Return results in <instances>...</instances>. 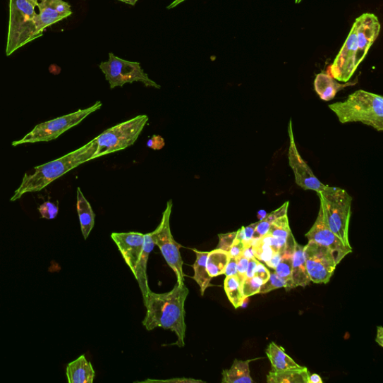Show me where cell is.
<instances>
[{"mask_svg":"<svg viewBox=\"0 0 383 383\" xmlns=\"http://www.w3.org/2000/svg\"><path fill=\"white\" fill-rule=\"evenodd\" d=\"M257 359L234 360L231 367L222 372V383H255L250 375V364Z\"/></svg>","mask_w":383,"mask_h":383,"instance_id":"22","label":"cell"},{"mask_svg":"<svg viewBox=\"0 0 383 383\" xmlns=\"http://www.w3.org/2000/svg\"><path fill=\"white\" fill-rule=\"evenodd\" d=\"M118 1L128 4L130 6H135V4H137L139 0H118Z\"/></svg>","mask_w":383,"mask_h":383,"instance_id":"47","label":"cell"},{"mask_svg":"<svg viewBox=\"0 0 383 383\" xmlns=\"http://www.w3.org/2000/svg\"><path fill=\"white\" fill-rule=\"evenodd\" d=\"M310 373L305 367H300L274 373L269 372L267 376L269 383H308Z\"/></svg>","mask_w":383,"mask_h":383,"instance_id":"24","label":"cell"},{"mask_svg":"<svg viewBox=\"0 0 383 383\" xmlns=\"http://www.w3.org/2000/svg\"><path fill=\"white\" fill-rule=\"evenodd\" d=\"M320 207L329 229L342 241L345 245L351 246L349 226L352 214L353 197L339 188L326 187L317 193Z\"/></svg>","mask_w":383,"mask_h":383,"instance_id":"4","label":"cell"},{"mask_svg":"<svg viewBox=\"0 0 383 383\" xmlns=\"http://www.w3.org/2000/svg\"><path fill=\"white\" fill-rule=\"evenodd\" d=\"M357 24V51L355 66H360L367 52L378 38L381 26L378 18L370 13H365L355 21Z\"/></svg>","mask_w":383,"mask_h":383,"instance_id":"14","label":"cell"},{"mask_svg":"<svg viewBox=\"0 0 383 383\" xmlns=\"http://www.w3.org/2000/svg\"><path fill=\"white\" fill-rule=\"evenodd\" d=\"M289 202H286L276 211L267 214L265 218L257 221L253 239L262 238L266 236L269 227L278 218L288 215Z\"/></svg>","mask_w":383,"mask_h":383,"instance_id":"27","label":"cell"},{"mask_svg":"<svg viewBox=\"0 0 383 383\" xmlns=\"http://www.w3.org/2000/svg\"><path fill=\"white\" fill-rule=\"evenodd\" d=\"M308 241L315 242L327 248L334 255L337 265L353 252L352 247L345 245L342 241L328 226L322 209L320 208L317 218L310 231L305 234Z\"/></svg>","mask_w":383,"mask_h":383,"instance_id":"13","label":"cell"},{"mask_svg":"<svg viewBox=\"0 0 383 383\" xmlns=\"http://www.w3.org/2000/svg\"><path fill=\"white\" fill-rule=\"evenodd\" d=\"M258 260L255 257L249 259V265L248 267H247L244 279L252 278L254 276V272Z\"/></svg>","mask_w":383,"mask_h":383,"instance_id":"41","label":"cell"},{"mask_svg":"<svg viewBox=\"0 0 383 383\" xmlns=\"http://www.w3.org/2000/svg\"><path fill=\"white\" fill-rule=\"evenodd\" d=\"M111 238L135 275L144 248L145 234L138 232L113 233Z\"/></svg>","mask_w":383,"mask_h":383,"instance_id":"15","label":"cell"},{"mask_svg":"<svg viewBox=\"0 0 383 383\" xmlns=\"http://www.w3.org/2000/svg\"><path fill=\"white\" fill-rule=\"evenodd\" d=\"M196 255V261L193 265L194 276L193 279L200 286L201 293L204 296L205 291L209 287L212 286L211 281L213 279L209 276L207 268L206 262L209 252H200L197 250H193Z\"/></svg>","mask_w":383,"mask_h":383,"instance_id":"25","label":"cell"},{"mask_svg":"<svg viewBox=\"0 0 383 383\" xmlns=\"http://www.w3.org/2000/svg\"><path fill=\"white\" fill-rule=\"evenodd\" d=\"M155 244L154 243L150 233L145 234V243L142 253L141 255L139 263L138 265L137 271L134 275L135 279L138 280L143 296L144 304L145 303L147 295L151 291L148 286V280L147 276V265L148 257L151 252L154 250Z\"/></svg>","mask_w":383,"mask_h":383,"instance_id":"20","label":"cell"},{"mask_svg":"<svg viewBox=\"0 0 383 383\" xmlns=\"http://www.w3.org/2000/svg\"><path fill=\"white\" fill-rule=\"evenodd\" d=\"M102 107L101 102H97L89 108L80 109L76 112L59 117L51 121H45L36 126L34 129L25 137L12 142V146L16 147L27 143L51 142L56 140L65 132L79 125L86 117L100 109Z\"/></svg>","mask_w":383,"mask_h":383,"instance_id":"7","label":"cell"},{"mask_svg":"<svg viewBox=\"0 0 383 383\" xmlns=\"http://www.w3.org/2000/svg\"><path fill=\"white\" fill-rule=\"evenodd\" d=\"M66 376L69 383H93L95 372L92 363L83 355L68 364Z\"/></svg>","mask_w":383,"mask_h":383,"instance_id":"19","label":"cell"},{"mask_svg":"<svg viewBox=\"0 0 383 383\" xmlns=\"http://www.w3.org/2000/svg\"><path fill=\"white\" fill-rule=\"evenodd\" d=\"M257 224V222H255V224H251L249 226L242 227L237 231L236 238L241 241L245 245L251 244Z\"/></svg>","mask_w":383,"mask_h":383,"instance_id":"33","label":"cell"},{"mask_svg":"<svg viewBox=\"0 0 383 383\" xmlns=\"http://www.w3.org/2000/svg\"><path fill=\"white\" fill-rule=\"evenodd\" d=\"M253 276L261 280L265 284L269 279L270 271L263 264L258 262Z\"/></svg>","mask_w":383,"mask_h":383,"instance_id":"37","label":"cell"},{"mask_svg":"<svg viewBox=\"0 0 383 383\" xmlns=\"http://www.w3.org/2000/svg\"><path fill=\"white\" fill-rule=\"evenodd\" d=\"M185 1H186V0H174V1H173L169 6H167L166 8L167 9L174 8Z\"/></svg>","mask_w":383,"mask_h":383,"instance_id":"46","label":"cell"},{"mask_svg":"<svg viewBox=\"0 0 383 383\" xmlns=\"http://www.w3.org/2000/svg\"><path fill=\"white\" fill-rule=\"evenodd\" d=\"M281 288H285L286 290L291 289L290 284L280 278L274 271L270 273L269 279L263 284L259 293H267Z\"/></svg>","mask_w":383,"mask_h":383,"instance_id":"31","label":"cell"},{"mask_svg":"<svg viewBox=\"0 0 383 383\" xmlns=\"http://www.w3.org/2000/svg\"><path fill=\"white\" fill-rule=\"evenodd\" d=\"M267 236L276 238L288 240L292 236L288 215L278 218L271 224Z\"/></svg>","mask_w":383,"mask_h":383,"instance_id":"29","label":"cell"},{"mask_svg":"<svg viewBox=\"0 0 383 383\" xmlns=\"http://www.w3.org/2000/svg\"><path fill=\"white\" fill-rule=\"evenodd\" d=\"M266 354L272 365V372L279 373L284 370L301 367L274 342L269 344Z\"/></svg>","mask_w":383,"mask_h":383,"instance_id":"21","label":"cell"},{"mask_svg":"<svg viewBox=\"0 0 383 383\" xmlns=\"http://www.w3.org/2000/svg\"><path fill=\"white\" fill-rule=\"evenodd\" d=\"M95 140L54 162L34 168V171L24 175L20 187L16 190L11 202H16L28 193L39 192L56 179L79 166L95 159L97 152Z\"/></svg>","mask_w":383,"mask_h":383,"instance_id":"2","label":"cell"},{"mask_svg":"<svg viewBox=\"0 0 383 383\" xmlns=\"http://www.w3.org/2000/svg\"><path fill=\"white\" fill-rule=\"evenodd\" d=\"M249 259L241 255L237 258V276L240 281L241 285L244 279L247 267H248Z\"/></svg>","mask_w":383,"mask_h":383,"instance_id":"36","label":"cell"},{"mask_svg":"<svg viewBox=\"0 0 383 383\" xmlns=\"http://www.w3.org/2000/svg\"><path fill=\"white\" fill-rule=\"evenodd\" d=\"M288 130L290 138L288 150L289 164L293 171L296 183L305 190H312L317 193L322 190L326 187V185L319 181L315 176L312 169L304 162V159L300 154L295 142L291 120L290 121Z\"/></svg>","mask_w":383,"mask_h":383,"instance_id":"12","label":"cell"},{"mask_svg":"<svg viewBox=\"0 0 383 383\" xmlns=\"http://www.w3.org/2000/svg\"><path fill=\"white\" fill-rule=\"evenodd\" d=\"M357 24L355 22L347 39L333 63L329 68L328 73L341 83H348L353 77L357 68L355 56L357 51Z\"/></svg>","mask_w":383,"mask_h":383,"instance_id":"11","label":"cell"},{"mask_svg":"<svg viewBox=\"0 0 383 383\" xmlns=\"http://www.w3.org/2000/svg\"><path fill=\"white\" fill-rule=\"evenodd\" d=\"M304 250L305 246L300 245L295 241L291 272L293 288L299 286L305 287L311 282L306 268Z\"/></svg>","mask_w":383,"mask_h":383,"instance_id":"18","label":"cell"},{"mask_svg":"<svg viewBox=\"0 0 383 383\" xmlns=\"http://www.w3.org/2000/svg\"><path fill=\"white\" fill-rule=\"evenodd\" d=\"M37 6L39 14L36 15V24L41 36L47 28L72 15L71 6L63 0H42Z\"/></svg>","mask_w":383,"mask_h":383,"instance_id":"16","label":"cell"},{"mask_svg":"<svg viewBox=\"0 0 383 383\" xmlns=\"http://www.w3.org/2000/svg\"><path fill=\"white\" fill-rule=\"evenodd\" d=\"M302 1V0H296V4H300Z\"/></svg>","mask_w":383,"mask_h":383,"instance_id":"49","label":"cell"},{"mask_svg":"<svg viewBox=\"0 0 383 383\" xmlns=\"http://www.w3.org/2000/svg\"><path fill=\"white\" fill-rule=\"evenodd\" d=\"M224 289L229 301L234 308H238L243 305L245 298L237 276H226L224 281Z\"/></svg>","mask_w":383,"mask_h":383,"instance_id":"28","label":"cell"},{"mask_svg":"<svg viewBox=\"0 0 383 383\" xmlns=\"http://www.w3.org/2000/svg\"><path fill=\"white\" fill-rule=\"evenodd\" d=\"M357 83V80L354 82L339 83L336 79L333 78L328 73H318L315 80V90L317 95L323 101L329 102L336 97L337 93L348 87V86L354 85Z\"/></svg>","mask_w":383,"mask_h":383,"instance_id":"17","label":"cell"},{"mask_svg":"<svg viewBox=\"0 0 383 383\" xmlns=\"http://www.w3.org/2000/svg\"><path fill=\"white\" fill-rule=\"evenodd\" d=\"M341 123L360 122L377 131L383 130V97L358 90L344 102L329 105Z\"/></svg>","mask_w":383,"mask_h":383,"instance_id":"3","label":"cell"},{"mask_svg":"<svg viewBox=\"0 0 383 383\" xmlns=\"http://www.w3.org/2000/svg\"><path fill=\"white\" fill-rule=\"evenodd\" d=\"M263 282L255 276L244 279L241 284V290L244 298H248L250 296L259 293Z\"/></svg>","mask_w":383,"mask_h":383,"instance_id":"32","label":"cell"},{"mask_svg":"<svg viewBox=\"0 0 383 383\" xmlns=\"http://www.w3.org/2000/svg\"><path fill=\"white\" fill-rule=\"evenodd\" d=\"M77 208L83 236L85 240H87L95 226V214L80 188H78Z\"/></svg>","mask_w":383,"mask_h":383,"instance_id":"23","label":"cell"},{"mask_svg":"<svg viewBox=\"0 0 383 383\" xmlns=\"http://www.w3.org/2000/svg\"><path fill=\"white\" fill-rule=\"evenodd\" d=\"M237 236V231L219 234V243L217 249L229 253L231 246Z\"/></svg>","mask_w":383,"mask_h":383,"instance_id":"35","label":"cell"},{"mask_svg":"<svg viewBox=\"0 0 383 383\" xmlns=\"http://www.w3.org/2000/svg\"><path fill=\"white\" fill-rule=\"evenodd\" d=\"M99 68L104 74L111 90L134 82H140L147 87L160 89V85L148 77L140 63L121 59L113 53L109 54L108 61H102Z\"/></svg>","mask_w":383,"mask_h":383,"instance_id":"8","label":"cell"},{"mask_svg":"<svg viewBox=\"0 0 383 383\" xmlns=\"http://www.w3.org/2000/svg\"><path fill=\"white\" fill-rule=\"evenodd\" d=\"M376 341L379 344L380 347H383V329L382 327H377V336Z\"/></svg>","mask_w":383,"mask_h":383,"instance_id":"44","label":"cell"},{"mask_svg":"<svg viewBox=\"0 0 383 383\" xmlns=\"http://www.w3.org/2000/svg\"><path fill=\"white\" fill-rule=\"evenodd\" d=\"M28 2H29L30 4H32L34 7L38 6V0H27Z\"/></svg>","mask_w":383,"mask_h":383,"instance_id":"48","label":"cell"},{"mask_svg":"<svg viewBox=\"0 0 383 383\" xmlns=\"http://www.w3.org/2000/svg\"><path fill=\"white\" fill-rule=\"evenodd\" d=\"M304 253L311 281L315 284L328 283L338 265L332 253L326 246L308 241L305 245Z\"/></svg>","mask_w":383,"mask_h":383,"instance_id":"10","label":"cell"},{"mask_svg":"<svg viewBox=\"0 0 383 383\" xmlns=\"http://www.w3.org/2000/svg\"><path fill=\"white\" fill-rule=\"evenodd\" d=\"M35 7L27 0H10L6 56L39 38Z\"/></svg>","mask_w":383,"mask_h":383,"instance_id":"5","label":"cell"},{"mask_svg":"<svg viewBox=\"0 0 383 383\" xmlns=\"http://www.w3.org/2000/svg\"><path fill=\"white\" fill-rule=\"evenodd\" d=\"M172 206V200H169L163 213L162 221L155 231L150 234L154 243L162 251L168 265L175 272L177 283L181 284L184 282L185 277L183 270V262L180 254L182 245L175 241L171 232L170 217Z\"/></svg>","mask_w":383,"mask_h":383,"instance_id":"9","label":"cell"},{"mask_svg":"<svg viewBox=\"0 0 383 383\" xmlns=\"http://www.w3.org/2000/svg\"><path fill=\"white\" fill-rule=\"evenodd\" d=\"M229 257V253L224 250L216 249L209 252L206 262V268L209 276L214 278L224 275Z\"/></svg>","mask_w":383,"mask_h":383,"instance_id":"26","label":"cell"},{"mask_svg":"<svg viewBox=\"0 0 383 383\" xmlns=\"http://www.w3.org/2000/svg\"><path fill=\"white\" fill-rule=\"evenodd\" d=\"M323 380L322 379H321V377L317 375V374H314V375H310V377H308V383H323Z\"/></svg>","mask_w":383,"mask_h":383,"instance_id":"45","label":"cell"},{"mask_svg":"<svg viewBox=\"0 0 383 383\" xmlns=\"http://www.w3.org/2000/svg\"><path fill=\"white\" fill-rule=\"evenodd\" d=\"M148 117L140 115L104 131L95 138L97 148L95 159L113 154L133 145L140 137Z\"/></svg>","mask_w":383,"mask_h":383,"instance_id":"6","label":"cell"},{"mask_svg":"<svg viewBox=\"0 0 383 383\" xmlns=\"http://www.w3.org/2000/svg\"><path fill=\"white\" fill-rule=\"evenodd\" d=\"M224 275L226 276H237V258L229 257V261L226 266Z\"/></svg>","mask_w":383,"mask_h":383,"instance_id":"39","label":"cell"},{"mask_svg":"<svg viewBox=\"0 0 383 383\" xmlns=\"http://www.w3.org/2000/svg\"><path fill=\"white\" fill-rule=\"evenodd\" d=\"M190 291L184 282L176 284L174 288L165 293H148L145 305L147 312L142 324L147 331L162 327L174 332L179 348L185 346L187 326L185 324L184 305Z\"/></svg>","mask_w":383,"mask_h":383,"instance_id":"1","label":"cell"},{"mask_svg":"<svg viewBox=\"0 0 383 383\" xmlns=\"http://www.w3.org/2000/svg\"><path fill=\"white\" fill-rule=\"evenodd\" d=\"M145 382H205L202 380H196L193 379L179 378L169 380H147Z\"/></svg>","mask_w":383,"mask_h":383,"instance_id":"42","label":"cell"},{"mask_svg":"<svg viewBox=\"0 0 383 383\" xmlns=\"http://www.w3.org/2000/svg\"><path fill=\"white\" fill-rule=\"evenodd\" d=\"M244 248V243L236 238V239H234L229 251V256L236 258L239 257L241 255H243Z\"/></svg>","mask_w":383,"mask_h":383,"instance_id":"38","label":"cell"},{"mask_svg":"<svg viewBox=\"0 0 383 383\" xmlns=\"http://www.w3.org/2000/svg\"><path fill=\"white\" fill-rule=\"evenodd\" d=\"M282 253H276L266 265L272 269H275L281 261Z\"/></svg>","mask_w":383,"mask_h":383,"instance_id":"43","label":"cell"},{"mask_svg":"<svg viewBox=\"0 0 383 383\" xmlns=\"http://www.w3.org/2000/svg\"><path fill=\"white\" fill-rule=\"evenodd\" d=\"M147 145L155 150H162L165 145V141L162 137H159V135H153L152 139L148 140Z\"/></svg>","mask_w":383,"mask_h":383,"instance_id":"40","label":"cell"},{"mask_svg":"<svg viewBox=\"0 0 383 383\" xmlns=\"http://www.w3.org/2000/svg\"><path fill=\"white\" fill-rule=\"evenodd\" d=\"M252 250L257 260L263 262L265 264L269 262L276 253L263 237L253 240Z\"/></svg>","mask_w":383,"mask_h":383,"instance_id":"30","label":"cell"},{"mask_svg":"<svg viewBox=\"0 0 383 383\" xmlns=\"http://www.w3.org/2000/svg\"><path fill=\"white\" fill-rule=\"evenodd\" d=\"M39 211L42 218L46 219H54L58 215L59 207L51 202H46L40 205Z\"/></svg>","mask_w":383,"mask_h":383,"instance_id":"34","label":"cell"}]
</instances>
